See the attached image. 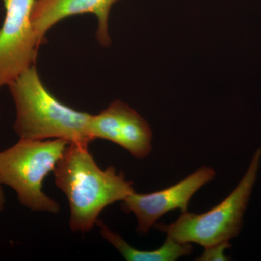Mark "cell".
I'll list each match as a JSON object with an SVG mask.
<instances>
[{
	"label": "cell",
	"instance_id": "5b68a950",
	"mask_svg": "<svg viewBox=\"0 0 261 261\" xmlns=\"http://www.w3.org/2000/svg\"><path fill=\"white\" fill-rule=\"evenodd\" d=\"M37 0H3L5 16L0 29V89L35 65L42 42L32 22Z\"/></svg>",
	"mask_w": 261,
	"mask_h": 261
},
{
	"label": "cell",
	"instance_id": "6da1fadb",
	"mask_svg": "<svg viewBox=\"0 0 261 261\" xmlns=\"http://www.w3.org/2000/svg\"><path fill=\"white\" fill-rule=\"evenodd\" d=\"M53 173L56 186L68 199L69 226L75 233L90 231L106 207L135 192L123 172L113 166L99 168L87 145L68 144Z\"/></svg>",
	"mask_w": 261,
	"mask_h": 261
},
{
	"label": "cell",
	"instance_id": "52a82bcc",
	"mask_svg": "<svg viewBox=\"0 0 261 261\" xmlns=\"http://www.w3.org/2000/svg\"><path fill=\"white\" fill-rule=\"evenodd\" d=\"M89 132L92 138L110 141L132 155L143 159L152 151V132L140 113L121 100H115L97 115H92Z\"/></svg>",
	"mask_w": 261,
	"mask_h": 261
},
{
	"label": "cell",
	"instance_id": "9c48e42d",
	"mask_svg": "<svg viewBox=\"0 0 261 261\" xmlns=\"http://www.w3.org/2000/svg\"><path fill=\"white\" fill-rule=\"evenodd\" d=\"M97 224L101 235L113 245L128 261H175L193 252L192 243H181L167 236L162 246L153 250H141L127 243L118 233L111 231L100 220Z\"/></svg>",
	"mask_w": 261,
	"mask_h": 261
},
{
	"label": "cell",
	"instance_id": "30bf717a",
	"mask_svg": "<svg viewBox=\"0 0 261 261\" xmlns=\"http://www.w3.org/2000/svg\"><path fill=\"white\" fill-rule=\"evenodd\" d=\"M231 245L229 241L222 242L211 245V246L204 247L205 250L202 252L198 258V261H226L229 260L230 257L226 256L224 254L226 249L231 247Z\"/></svg>",
	"mask_w": 261,
	"mask_h": 261
},
{
	"label": "cell",
	"instance_id": "3957f363",
	"mask_svg": "<svg viewBox=\"0 0 261 261\" xmlns=\"http://www.w3.org/2000/svg\"><path fill=\"white\" fill-rule=\"evenodd\" d=\"M68 144L61 139H20L0 152V182L13 189L19 202L29 210L58 214L61 205L43 192V181L54 171Z\"/></svg>",
	"mask_w": 261,
	"mask_h": 261
},
{
	"label": "cell",
	"instance_id": "8fae6325",
	"mask_svg": "<svg viewBox=\"0 0 261 261\" xmlns=\"http://www.w3.org/2000/svg\"><path fill=\"white\" fill-rule=\"evenodd\" d=\"M1 182H0V212H2L5 208V196L4 190L2 187Z\"/></svg>",
	"mask_w": 261,
	"mask_h": 261
},
{
	"label": "cell",
	"instance_id": "ba28073f",
	"mask_svg": "<svg viewBox=\"0 0 261 261\" xmlns=\"http://www.w3.org/2000/svg\"><path fill=\"white\" fill-rule=\"evenodd\" d=\"M119 0H37L33 8L32 22L41 42L48 31L68 17L93 14L97 20L96 37L104 47L111 44L108 20L113 5Z\"/></svg>",
	"mask_w": 261,
	"mask_h": 261
},
{
	"label": "cell",
	"instance_id": "7a4b0ae2",
	"mask_svg": "<svg viewBox=\"0 0 261 261\" xmlns=\"http://www.w3.org/2000/svg\"><path fill=\"white\" fill-rule=\"evenodd\" d=\"M8 87L15 103L13 129L20 139H61L87 146L94 141L89 132L92 114L57 99L43 84L35 65Z\"/></svg>",
	"mask_w": 261,
	"mask_h": 261
},
{
	"label": "cell",
	"instance_id": "8992f818",
	"mask_svg": "<svg viewBox=\"0 0 261 261\" xmlns=\"http://www.w3.org/2000/svg\"><path fill=\"white\" fill-rule=\"evenodd\" d=\"M216 171L212 168L202 166L176 185L149 194L135 191L122 201V208L135 214L137 220V232L148 233L158 220L170 211L179 209L187 211L188 204L199 190L213 181Z\"/></svg>",
	"mask_w": 261,
	"mask_h": 261
},
{
	"label": "cell",
	"instance_id": "277c9868",
	"mask_svg": "<svg viewBox=\"0 0 261 261\" xmlns=\"http://www.w3.org/2000/svg\"><path fill=\"white\" fill-rule=\"evenodd\" d=\"M261 148L252 156L247 172L227 197L203 214L182 213L170 224H155L154 228L181 243L206 247L236 238L241 231L249 200L260 168Z\"/></svg>",
	"mask_w": 261,
	"mask_h": 261
}]
</instances>
